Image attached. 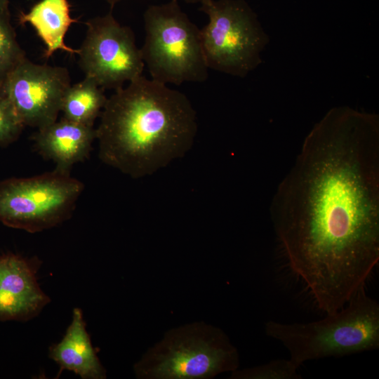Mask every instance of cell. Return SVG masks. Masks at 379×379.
Instances as JSON below:
<instances>
[{"mask_svg": "<svg viewBox=\"0 0 379 379\" xmlns=\"http://www.w3.org/2000/svg\"><path fill=\"white\" fill-rule=\"evenodd\" d=\"M270 214L293 272L326 314L343 307L379 261V118L330 109L306 136Z\"/></svg>", "mask_w": 379, "mask_h": 379, "instance_id": "obj_1", "label": "cell"}, {"mask_svg": "<svg viewBox=\"0 0 379 379\" xmlns=\"http://www.w3.org/2000/svg\"><path fill=\"white\" fill-rule=\"evenodd\" d=\"M95 130L100 160L140 178L185 155L197 117L183 93L141 75L107 98Z\"/></svg>", "mask_w": 379, "mask_h": 379, "instance_id": "obj_2", "label": "cell"}, {"mask_svg": "<svg viewBox=\"0 0 379 379\" xmlns=\"http://www.w3.org/2000/svg\"><path fill=\"white\" fill-rule=\"evenodd\" d=\"M361 286L339 310L318 321L284 323L269 320L266 335L279 342L298 366L379 348V303Z\"/></svg>", "mask_w": 379, "mask_h": 379, "instance_id": "obj_3", "label": "cell"}, {"mask_svg": "<svg viewBox=\"0 0 379 379\" xmlns=\"http://www.w3.org/2000/svg\"><path fill=\"white\" fill-rule=\"evenodd\" d=\"M239 365L237 349L226 333L196 322L168 331L134 365V371L145 379H207Z\"/></svg>", "mask_w": 379, "mask_h": 379, "instance_id": "obj_4", "label": "cell"}, {"mask_svg": "<svg viewBox=\"0 0 379 379\" xmlns=\"http://www.w3.org/2000/svg\"><path fill=\"white\" fill-rule=\"evenodd\" d=\"M143 18L145 37L140 51L152 79L175 85L207 79L201 29L178 1L149 6Z\"/></svg>", "mask_w": 379, "mask_h": 379, "instance_id": "obj_5", "label": "cell"}, {"mask_svg": "<svg viewBox=\"0 0 379 379\" xmlns=\"http://www.w3.org/2000/svg\"><path fill=\"white\" fill-rule=\"evenodd\" d=\"M200 11L208 17L201 29L208 69L244 77L262 62L269 36L245 0H206Z\"/></svg>", "mask_w": 379, "mask_h": 379, "instance_id": "obj_6", "label": "cell"}, {"mask_svg": "<svg viewBox=\"0 0 379 379\" xmlns=\"http://www.w3.org/2000/svg\"><path fill=\"white\" fill-rule=\"evenodd\" d=\"M84 189L69 173L52 172L0 182V222L29 232L51 228L70 216Z\"/></svg>", "mask_w": 379, "mask_h": 379, "instance_id": "obj_7", "label": "cell"}, {"mask_svg": "<svg viewBox=\"0 0 379 379\" xmlns=\"http://www.w3.org/2000/svg\"><path fill=\"white\" fill-rule=\"evenodd\" d=\"M86 30L77 52L85 77L103 89H117L142 75L140 48L133 30L121 25L112 12L86 22Z\"/></svg>", "mask_w": 379, "mask_h": 379, "instance_id": "obj_8", "label": "cell"}, {"mask_svg": "<svg viewBox=\"0 0 379 379\" xmlns=\"http://www.w3.org/2000/svg\"><path fill=\"white\" fill-rule=\"evenodd\" d=\"M0 85L24 126L40 129L57 121L71 79L64 67L34 63L26 58Z\"/></svg>", "mask_w": 379, "mask_h": 379, "instance_id": "obj_9", "label": "cell"}, {"mask_svg": "<svg viewBox=\"0 0 379 379\" xmlns=\"http://www.w3.org/2000/svg\"><path fill=\"white\" fill-rule=\"evenodd\" d=\"M40 265L37 258L0 256V321L29 320L50 302L37 281Z\"/></svg>", "mask_w": 379, "mask_h": 379, "instance_id": "obj_10", "label": "cell"}, {"mask_svg": "<svg viewBox=\"0 0 379 379\" xmlns=\"http://www.w3.org/2000/svg\"><path fill=\"white\" fill-rule=\"evenodd\" d=\"M96 130L62 118L38 129L34 137L36 150L56 164L55 169L69 173L72 166L84 161L90 154Z\"/></svg>", "mask_w": 379, "mask_h": 379, "instance_id": "obj_11", "label": "cell"}, {"mask_svg": "<svg viewBox=\"0 0 379 379\" xmlns=\"http://www.w3.org/2000/svg\"><path fill=\"white\" fill-rule=\"evenodd\" d=\"M48 357L63 370L83 379L106 378V371L97 356L86 328L82 311L74 308L72 320L62 339L49 347Z\"/></svg>", "mask_w": 379, "mask_h": 379, "instance_id": "obj_12", "label": "cell"}, {"mask_svg": "<svg viewBox=\"0 0 379 379\" xmlns=\"http://www.w3.org/2000/svg\"><path fill=\"white\" fill-rule=\"evenodd\" d=\"M19 21L22 25L29 24L34 27L46 46L44 54L47 58L57 51L77 54V49L65 42L67 32L76 22L70 15L67 0H41L28 12L21 13Z\"/></svg>", "mask_w": 379, "mask_h": 379, "instance_id": "obj_13", "label": "cell"}, {"mask_svg": "<svg viewBox=\"0 0 379 379\" xmlns=\"http://www.w3.org/2000/svg\"><path fill=\"white\" fill-rule=\"evenodd\" d=\"M103 88L93 79L85 77L70 85L61 102L64 119L78 124L93 126L107 102Z\"/></svg>", "mask_w": 379, "mask_h": 379, "instance_id": "obj_14", "label": "cell"}, {"mask_svg": "<svg viewBox=\"0 0 379 379\" xmlns=\"http://www.w3.org/2000/svg\"><path fill=\"white\" fill-rule=\"evenodd\" d=\"M26 58L11 24L8 8L0 10V84L6 76Z\"/></svg>", "mask_w": 379, "mask_h": 379, "instance_id": "obj_15", "label": "cell"}, {"mask_svg": "<svg viewBox=\"0 0 379 379\" xmlns=\"http://www.w3.org/2000/svg\"><path fill=\"white\" fill-rule=\"evenodd\" d=\"M300 366L290 358L277 359L264 364L238 368L231 372V379H301Z\"/></svg>", "mask_w": 379, "mask_h": 379, "instance_id": "obj_16", "label": "cell"}, {"mask_svg": "<svg viewBox=\"0 0 379 379\" xmlns=\"http://www.w3.org/2000/svg\"><path fill=\"white\" fill-rule=\"evenodd\" d=\"M24 124L6 95L0 90V145H7L18 138Z\"/></svg>", "mask_w": 379, "mask_h": 379, "instance_id": "obj_17", "label": "cell"}, {"mask_svg": "<svg viewBox=\"0 0 379 379\" xmlns=\"http://www.w3.org/2000/svg\"><path fill=\"white\" fill-rule=\"evenodd\" d=\"M9 0H0V10L8 8Z\"/></svg>", "mask_w": 379, "mask_h": 379, "instance_id": "obj_18", "label": "cell"}, {"mask_svg": "<svg viewBox=\"0 0 379 379\" xmlns=\"http://www.w3.org/2000/svg\"><path fill=\"white\" fill-rule=\"evenodd\" d=\"M106 1L107 4H109L112 8L114 7V5H116L117 3L124 1V0H103Z\"/></svg>", "mask_w": 379, "mask_h": 379, "instance_id": "obj_19", "label": "cell"}, {"mask_svg": "<svg viewBox=\"0 0 379 379\" xmlns=\"http://www.w3.org/2000/svg\"><path fill=\"white\" fill-rule=\"evenodd\" d=\"M175 1H184L187 4H197V3L201 4L203 1L206 0H175Z\"/></svg>", "mask_w": 379, "mask_h": 379, "instance_id": "obj_20", "label": "cell"}]
</instances>
